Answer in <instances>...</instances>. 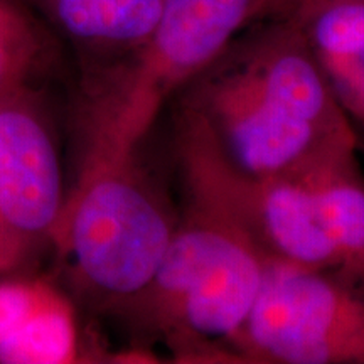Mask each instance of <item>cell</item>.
Segmentation results:
<instances>
[{"label":"cell","mask_w":364,"mask_h":364,"mask_svg":"<svg viewBox=\"0 0 364 364\" xmlns=\"http://www.w3.org/2000/svg\"><path fill=\"white\" fill-rule=\"evenodd\" d=\"M262 4L263 0H164L156 27L134 54L78 78L71 188L134 156L164 108L241 31L258 21Z\"/></svg>","instance_id":"3"},{"label":"cell","mask_w":364,"mask_h":364,"mask_svg":"<svg viewBox=\"0 0 364 364\" xmlns=\"http://www.w3.org/2000/svg\"><path fill=\"white\" fill-rule=\"evenodd\" d=\"M359 147L364 149V129H363V134H361V132H359Z\"/></svg>","instance_id":"14"},{"label":"cell","mask_w":364,"mask_h":364,"mask_svg":"<svg viewBox=\"0 0 364 364\" xmlns=\"http://www.w3.org/2000/svg\"><path fill=\"white\" fill-rule=\"evenodd\" d=\"M235 363L364 364V279L270 263Z\"/></svg>","instance_id":"6"},{"label":"cell","mask_w":364,"mask_h":364,"mask_svg":"<svg viewBox=\"0 0 364 364\" xmlns=\"http://www.w3.org/2000/svg\"><path fill=\"white\" fill-rule=\"evenodd\" d=\"M172 107V156L184 198L231 223L268 263L364 279L359 164L318 177L245 174L194 113Z\"/></svg>","instance_id":"2"},{"label":"cell","mask_w":364,"mask_h":364,"mask_svg":"<svg viewBox=\"0 0 364 364\" xmlns=\"http://www.w3.org/2000/svg\"><path fill=\"white\" fill-rule=\"evenodd\" d=\"M29 257L24 253L19 245L14 241L11 235L7 233L6 228L0 223V273H7L12 270H21V268H31Z\"/></svg>","instance_id":"12"},{"label":"cell","mask_w":364,"mask_h":364,"mask_svg":"<svg viewBox=\"0 0 364 364\" xmlns=\"http://www.w3.org/2000/svg\"><path fill=\"white\" fill-rule=\"evenodd\" d=\"M70 48L78 78L124 61L149 39L164 0H31Z\"/></svg>","instance_id":"9"},{"label":"cell","mask_w":364,"mask_h":364,"mask_svg":"<svg viewBox=\"0 0 364 364\" xmlns=\"http://www.w3.org/2000/svg\"><path fill=\"white\" fill-rule=\"evenodd\" d=\"M76 304L54 275L0 273V364L88 361Z\"/></svg>","instance_id":"8"},{"label":"cell","mask_w":364,"mask_h":364,"mask_svg":"<svg viewBox=\"0 0 364 364\" xmlns=\"http://www.w3.org/2000/svg\"><path fill=\"white\" fill-rule=\"evenodd\" d=\"M140 154L71 188L53 241L54 279L98 316L118 317L147 289L179 223Z\"/></svg>","instance_id":"5"},{"label":"cell","mask_w":364,"mask_h":364,"mask_svg":"<svg viewBox=\"0 0 364 364\" xmlns=\"http://www.w3.org/2000/svg\"><path fill=\"white\" fill-rule=\"evenodd\" d=\"M324 0H263L260 19H277V17H292L304 9Z\"/></svg>","instance_id":"13"},{"label":"cell","mask_w":364,"mask_h":364,"mask_svg":"<svg viewBox=\"0 0 364 364\" xmlns=\"http://www.w3.org/2000/svg\"><path fill=\"white\" fill-rule=\"evenodd\" d=\"M268 265L231 223L184 198L156 277L117 318L176 363H235L233 344Z\"/></svg>","instance_id":"4"},{"label":"cell","mask_w":364,"mask_h":364,"mask_svg":"<svg viewBox=\"0 0 364 364\" xmlns=\"http://www.w3.org/2000/svg\"><path fill=\"white\" fill-rule=\"evenodd\" d=\"M68 196L49 86L0 98V223L31 263L53 248Z\"/></svg>","instance_id":"7"},{"label":"cell","mask_w":364,"mask_h":364,"mask_svg":"<svg viewBox=\"0 0 364 364\" xmlns=\"http://www.w3.org/2000/svg\"><path fill=\"white\" fill-rule=\"evenodd\" d=\"M171 105L194 113L245 174L318 177L358 164L356 125L292 17L250 24Z\"/></svg>","instance_id":"1"},{"label":"cell","mask_w":364,"mask_h":364,"mask_svg":"<svg viewBox=\"0 0 364 364\" xmlns=\"http://www.w3.org/2000/svg\"><path fill=\"white\" fill-rule=\"evenodd\" d=\"M63 61L65 44L31 0H0V98L49 86Z\"/></svg>","instance_id":"11"},{"label":"cell","mask_w":364,"mask_h":364,"mask_svg":"<svg viewBox=\"0 0 364 364\" xmlns=\"http://www.w3.org/2000/svg\"><path fill=\"white\" fill-rule=\"evenodd\" d=\"M292 19L341 108L364 129V0H324Z\"/></svg>","instance_id":"10"}]
</instances>
